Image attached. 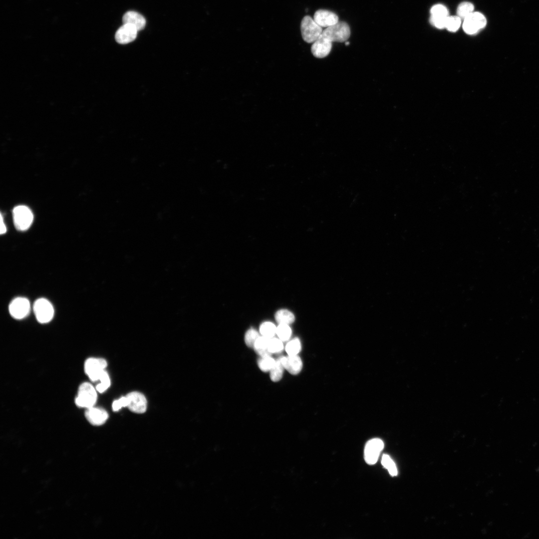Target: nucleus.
<instances>
[{
  "label": "nucleus",
  "mask_w": 539,
  "mask_h": 539,
  "mask_svg": "<svg viewBox=\"0 0 539 539\" xmlns=\"http://www.w3.org/2000/svg\"><path fill=\"white\" fill-rule=\"evenodd\" d=\"M321 35L332 43L345 42L350 35V27L346 22L339 21L335 24L325 28Z\"/></svg>",
  "instance_id": "obj_1"
},
{
  "label": "nucleus",
  "mask_w": 539,
  "mask_h": 539,
  "mask_svg": "<svg viewBox=\"0 0 539 539\" xmlns=\"http://www.w3.org/2000/svg\"><path fill=\"white\" fill-rule=\"evenodd\" d=\"M96 388L88 382H84L79 387L77 396L75 398V404L79 407L86 409L93 407L97 398Z\"/></svg>",
  "instance_id": "obj_2"
},
{
  "label": "nucleus",
  "mask_w": 539,
  "mask_h": 539,
  "mask_svg": "<svg viewBox=\"0 0 539 539\" xmlns=\"http://www.w3.org/2000/svg\"><path fill=\"white\" fill-rule=\"evenodd\" d=\"M300 30L303 39L310 43L315 41L321 35L322 27L319 26L309 15L305 16L300 24Z\"/></svg>",
  "instance_id": "obj_3"
},
{
  "label": "nucleus",
  "mask_w": 539,
  "mask_h": 539,
  "mask_svg": "<svg viewBox=\"0 0 539 539\" xmlns=\"http://www.w3.org/2000/svg\"><path fill=\"white\" fill-rule=\"evenodd\" d=\"M13 222L15 228L19 231L28 229L33 221V214L26 206L20 205L15 207L12 212Z\"/></svg>",
  "instance_id": "obj_4"
},
{
  "label": "nucleus",
  "mask_w": 539,
  "mask_h": 539,
  "mask_svg": "<svg viewBox=\"0 0 539 539\" xmlns=\"http://www.w3.org/2000/svg\"><path fill=\"white\" fill-rule=\"evenodd\" d=\"M33 311L36 319L41 323L49 322L54 315V309L51 303L44 298H39L34 302Z\"/></svg>",
  "instance_id": "obj_5"
},
{
  "label": "nucleus",
  "mask_w": 539,
  "mask_h": 539,
  "mask_svg": "<svg viewBox=\"0 0 539 539\" xmlns=\"http://www.w3.org/2000/svg\"><path fill=\"white\" fill-rule=\"evenodd\" d=\"M107 365V363L104 359L91 357L85 361L84 371L92 381H97Z\"/></svg>",
  "instance_id": "obj_6"
},
{
  "label": "nucleus",
  "mask_w": 539,
  "mask_h": 539,
  "mask_svg": "<svg viewBox=\"0 0 539 539\" xmlns=\"http://www.w3.org/2000/svg\"><path fill=\"white\" fill-rule=\"evenodd\" d=\"M486 23V18L482 13L473 12L464 19L463 27L467 34H474L485 27Z\"/></svg>",
  "instance_id": "obj_7"
},
{
  "label": "nucleus",
  "mask_w": 539,
  "mask_h": 539,
  "mask_svg": "<svg viewBox=\"0 0 539 539\" xmlns=\"http://www.w3.org/2000/svg\"><path fill=\"white\" fill-rule=\"evenodd\" d=\"M384 448V443L379 438H373L369 440L364 448V459L369 465L375 464Z\"/></svg>",
  "instance_id": "obj_8"
},
{
  "label": "nucleus",
  "mask_w": 539,
  "mask_h": 539,
  "mask_svg": "<svg viewBox=\"0 0 539 539\" xmlns=\"http://www.w3.org/2000/svg\"><path fill=\"white\" fill-rule=\"evenodd\" d=\"M8 309L12 317L21 319L28 314L30 309V305L27 298L17 297L11 301L9 305Z\"/></svg>",
  "instance_id": "obj_9"
},
{
  "label": "nucleus",
  "mask_w": 539,
  "mask_h": 539,
  "mask_svg": "<svg viewBox=\"0 0 539 539\" xmlns=\"http://www.w3.org/2000/svg\"><path fill=\"white\" fill-rule=\"evenodd\" d=\"M129 409L137 414L144 413L147 409V401L145 396L137 391H133L126 395Z\"/></svg>",
  "instance_id": "obj_10"
},
{
  "label": "nucleus",
  "mask_w": 539,
  "mask_h": 539,
  "mask_svg": "<svg viewBox=\"0 0 539 539\" xmlns=\"http://www.w3.org/2000/svg\"><path fill=\"white\" fill-rule=\"evenodd\" d=\"M314 20L321 27H328L335 24L339 21L337 15L330 10L319 9L313 16Z\"/></svg>",
  "instance_id": "obj_11"
},
{
  "label": "nucleus",
  "mask_w": 539,
  "mask_h": 539,
  "mask_svg": "<svg viewBox=\"0 0 539 539\" xmlns=\"http://www.w3.org/2000/svg\"><path fill=\"white\" fill-rule=\"evenodd\" d=\"M137 31V29L133 25L123 24L116 32L115 39L120 44L130 43L136 38Z\"/></svg>",
  "instance_id": "obj_12"
},
{
  "label": "nucleus",
  "mask_w": 539,
  "mask_h": 539,
  "mask_svg": "<svg viewBox=\"0 0 539 539\" xmlns=\"http://www.w3.org/2000/svg\"><path fill=\"white\" fill-rule=\"evenodd\" d=\"M85 416L87 421L94 426H100L104 424L108 418V414L106 410L94 406L86 409Z\"/></svg>",
  "instance_id": "obj_13"
},
{
  "label": "nucleus",
  "mask_w": 539,
  "mask_h": 539,
  "mask_svg": "<svg viewBox=\"0 0 539 539\" xmlns=\"http://www.w3.org/2000/svg\"><path fill=\"white\" fill-rule=\"evenodd\" d=\"M332 48V42L320 35L311 47V51L315 57L322 58L327 56Z\"/></svg>",
  "instance_id": "obj_14"
},
{
  "label": "nucleus",
  "mask_w": 539,
  "mask_h": 539,
  "mask_svg": "<svg viewBox=\"0 0 539 539\" xmlns=\"http://www.w3.org/2000/svg\"><path fill=\"white\" fill-rule=\"evenodd\" d=\"M285 369L292 375L298 374L302 368V362L298 355L282 356L278 358Z\"/></svg>",
  "instance_id": "obj_15"
},
{
  "label": "nucleus",
  "mask_w": 539,
  "mask_h": 539,
  "mask_svg": "<svg viewBox=\"0 0 539 539\" xmlns=\"http://www.w3.org/2000/svg\"><path fill=\"white\" fill-rule=\"evenodd\" d=\"M123 24H129L134 26L138 31L143 29L146 25L145 18L140 13L129 11L126 12L122 18Z\"/></svg>",
  "instance_id": "obj_16"
},
{
  "label": "nucleus",
  "mask_w": 539,
  "mask_h": 539,
  "mask_svg": "<svg viewBox=\"0 0 539 539\" xmlns=\"http://www.w3.org/2000/svg\"><path fill=\"white\" fill-rule=\"evenodd\" d=\"M270 339L261 336L256 340L253 348L255 352L260 357L271 355V354L270 352L269 348Z\"/></svg>",
  "instance_id": "obj_17"
},
{
  "label": "nucleus",
  "mask_w": 539,
  "mask_h": 539,
  "mask_svg": "<svg viewBox=\"0 0 539 539\" xmlns=\"http://www.w3.org/2000/svg\"><path fill=\"white\" fill-rule=\"evenodd\" d=\"M275 318L279 324H287L292 323L295 319L293 313L285 309L278 310L275 314Z\"/></svg>",
  "instance_id": "obj_18"
},
{
  "label": "nucleus",
  "mask_w": 539,
  "mask_h": 539,
  "mask_svg": "<svg viewBox=\"0 0 539 539\" xmlns=\"http://www.w3.org/2000/svg\"><path fill=\"white\" fill-rule=\"evenodd\" d=\"M474 6L473 4L467 1H465L459 4L457 7V13L461 19H464L473 12H474Z\"/></svg>",
  "instance_id": "obj_19"
},
{
  "label": "nucleus",
  "mask_w": 539,
  "mask_h": 539,
  "mask_svg": "<svg viewBox=\"0 0 539 539\" xmlns=\"http://www.w3.org/2000/svg\"><path fill=\"white\" fill-rule=\"evenodd\" d=\"M276 360L270 355L261 356L258 361L259 368L263 372H270L275 364Z\"/></svg>",
  "instance_id": "obj_20"
},
{
  "label": "nucleus",
  "mask_w": 539,
  "mask_h": 539,
  "mask_svg": "<svg viewBox=\"0 0 539 539\" xmlns=\"http://www.w3.org/2000/svg\"><path fill=\"white\" fill-rule=\"evenodd\" d=\"M284 369L280 360L278 359H277L273 367L270 371L271 380L273 382L279 381L282 377Z\"/></svg>",
  "instance_id": "obj_21"
},
{
  "label": "nucleus",
  "mask_w": 539,
  "mask_h": 539,
  "mask_svg": "<svg viewBox=\"0 0 539 539\" xmlns=\"http://www.w3.org/2000/svg\"><path fill=\"white\" fill-rule=\"evenodd\" d=\"M276 327L272 322L267 321L263 323L260 327V332L262 336L271 338L276 334Z\"/></svg>",
  "instance_id": "obj_22"
},
{
  "label": "nucleus",
  "mask_w": 539,
  "mask_h": 539,
  "mask_svg": "<svg viewBox=\"0 0 539 539\" xmlns=\"http://www.w3.org/2000/svg\"><path fill=\"white\" fill-rule=\"evenodd\" d=\"M301 348V343L297 338H294L289 341L285 347V351L288 355H298Z\"/></svg>",
  "instance_id": "obj_23"
},
{
  "label": "nucleus",
  "mask_w": 539,
  "mask_h": 539,
  "mask_svg": "<svg viewBox=\"0 0 539 539\" xmlns=\"http://www.w3.org/2000/svg\"><path fill=\"white\" fill-rule=\"evenodd\" d=\"M276 334L282 341H287L291 334V328L288 324H279L276 327Z\"/></svg>",
  "instance_id": "obj_24"
},
{
  "label": "nucleus",
  "mask_w": 539,
  "mask_h": 539,
  "mask_svg": "<svg viewBox=\"0 0 539 539\" xmlns=\"http://www.w3.org/2000/svg\"><path fill=\"white\" fill-rule=\"evenodd\" d=\"M381 463L383 466L388 470L391 476H394L397 475L396 466L389 455L383 454L382 457Z\"/></svg>",
  "instance_id": "obj_25"
},
{
  "label": "nucleus",
  "mask_w": 539,
  "mask_h": 539,
  "mask_svg": "<svg viewBox=\"0 0 539 539\" xmlns=\"http://www.w3.org/2000/svg\"><path fill=\"white\" fill-rule=\"evenodd\" d=\"M99 381L100 383L96 386L97 391L102 393L106 391L110 385V379L107 372L104 370L101 375Z\"/></svg>",
  "instance_id": "obj_26"
},
{
  "label": "nucleus",
  "mask_w": 539,
  "mask_h": 539,
  "mask_svg": "<svg viewBox=\"0 0 539 539\" xmlns=\"http://www.w3.org/2000/svg\"><path fill=\"white\" fill-rule=\"evenodd\" d=\"M269 348L271 354L280 353L284 348L283 341L279 338H271L269 340Z\"/></svg>",
  "instance_id": "obj_27"
},
{
  "label": "nucleus",
  "mask_w": 539,
  "mask_h": 539,
  "mask_svg": "<svg viewBox=\"0 0 539 539\" xmlns=\"http://www.w3.org/2000/svg\"><path fill=\"white\" fill-rule=\"evenodd\" d=\"M259 332L254 328L249 329L245 335V342L249 347L253 348L254 344L260 337Z\"/></svg>",
  "instance_id": "obj_28"
},
{
  "label": "nucleus",
  "mask_w": 539,
  "mask_h": 539,
  "mask_svg": "<svg viewBox=\"0 0 539 539\" xmlns=\"http://www.w3.org/2000/svg\"><path fill=\"white\" fill-rule=\"evenodd\" d=\"M461 18L458 16H448L446 27L451 32L456 31L460 27Z\"/></svg>",
  "instance_id": "obj_29"
},
{
  "label": "nucleus",
  "mask_w": 539,
  "mask_h": 539,
  "mask_svg": "<svg viewBox=\"0 0 539 539\" xmlns=\"http://www.w3.org/2000/svg\"><path fill=\"white\" fill-rule=\"evenodd\" d=\"M431 15L434 16H448V10L446 7L444 5L438 4H436L432 7L431 10Z\"/></svg>",
  "instance_id": "obj_30"
},
{
  "label": "nucleus",
  "mask_w": 539,
  "mask_h": 539,
  "mask_svg": "<svg viewBox=\"0 0 539 539\" xmlns=\"http://www.w3.org/2000/svg\"><path fill=\"white\" fill-rule=\"evenodd\" d=\"M448 16H431L430 18L431 23L438 28L446 27L447 18Z\"/></svg>",
  "instance_id": "obj_31"
},
{
  "label": "nucleus",
  "mask_w": 539,
  "mask_h": 539,
  "mask_svg": "<svg viewBox=\"0 0 539 539\" xmlns=\"http://www.w3.org/2000/svg\"><path fill=\"white\" fill-rule=\"evenodd\" d=\"M128 400L126 396L122 397L118 400H115L112 403V409L114 411L120 410L122 407H127Z\"/></svg>",
  "instance_id": "obj_32"
},
{
  "label": "nucleus",
  "mask_w": 539,
  "mask_h": 539,
  "mask_svg": "<svg viewBox=\"0 0 539 539\" xmlns=\"http://www.w3.org/2000/svg\"><path fill=\"white\" fill-rule=\"evenodd\" d=\"M6 229L5 224L3 222L2 215H0V234H4L6 232Z\"/></svg>",
  "instance_id": "obj_33"
},
{
  "label": "nucleus",
  "mask_w": 539,
  "mask_h": 539,
  "mask_svg": "<svg viewBox=\"0 0 539 539\" xmlns=\"http://www.w3.org/2000/svg\"><path fill=\"white\" fill-rule=\"evenodd\" d=\"M345 45H348L349 44V42H348L347 41H345Z\"/></svg>",
  "instance_id": "obj_34"
}]
</instances>
